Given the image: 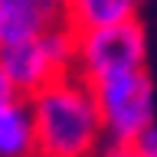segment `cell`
Segmentation results:
<instances>
[{"instance_id":"1","label":"cell","mask_w":157,"mask_h":157,"mask_svg":"<svg viewBox=\"0 0 157 157\" xmlns=\"http://www.w3.org/2000/svg\"><path fill=\"white\" fill-rule=\"evenodd\" d=\"M36 157H92L105 144L92 88L72 72L26 98Z\"/></svg>"},{"instance_id":"2","label":"cell","mask_w":157,"mask_h":157,"mask_svg":"<svg viewBox=\"0 0 157 157\" xmlns=\"http://www.w3.org/2000/svg\"><path fill=\"white\" fill-rule=\"evenodd\" d=\"M134 69H147V33L137 17L75 33L72 75L82 78L85 85H98L111 75Z\"/></svg>"},{"instance_id":"3","label":"cell","mask_w":157,"mask_h":157,"mask_svg":"<svg viewBox=\"0 0 157 157\" xmlns=\"http://www.w3.org/2000/svg\"><path fill=\"white\" fill-rule=\"evenodd\" d=\"M88 88L95 95L108 144H134L157 121V88L147 69L121 72Z\"/></svg>"},{"instance_id":"4","label":"cell","mask_w":157,"mask_h":157,"mask_svg":"<svg viewBox=\"0 0 157 157\" xmlns=\"http://www.w3.org/2000/svg\"><path fill=\"white\" fill-rule=\"evenodd\" d=\"M72 52H75V33L69 26H59L36 39L3 43L0 46V72L7 75L13 95L29 98L43 85L72 72Z\"/></svg>"},{"instance_id":"5","label":"cell","mask_w":157,"mask_h":157,"mask_svg":"<svg viewBox=\"0 0 157 157\" xmlns=\"http://www.w3.org/2000/svg\"><path fill=\"white\" fill-rule=\"evenodd\" d=\"M69 26L66 0H0V46Z\"/></svg>"},{"instance_id":"6","label":"cell","mask_w":157,"mask_h":157,"mask_svg":"<svg viewBox=\"0 0 157 157\" xmlns=\"http://www.w3.org/2000/svg\"><path fill=\"white\" fill-rule=\"evenodd\" d=\"M0 157H36L33 118L26 98H0Z\"/></svg>"},{"instance_id":"7","label":"cell","mask_w":157,"mask_h":157,"mask_svg":"<svg viewBox=\"0 0 157 157\" xmlns=\"http://www.w3.org/2000/svg\"><path fill=\"white\" fill-rule=\"evenodd\" d=\"M137 7H141V0H66V23L72 33L98 29L131 20Z\"/></svg>"},{"instance_id":"8","label":"cell","mask_w":157,"mask_h":157,"mask_svg":"<svg viewBox=\"0 0 157 157\" xmlns=\"http://www.w3.org/2000/svg\"><path fill=\"white\" fill-rule=\"evenodd\" d=\"M92 157H144V154H141L134 144H108V141H105Z\"/></svg>"},{"instance_id":"9","label":"cell","mask_w":157,"mask_h":157,"mask_svg":"<svg viewBox=\"0 0 157 157\" xmlns=\"http://www.w3.org/2000/svg\"><path fill=\"white\" fill-rule=\"evenodd\" d=\"M13 95V88H10V82H7V75L0 72V98H10Z\"/></svg>"}]
</instances>
